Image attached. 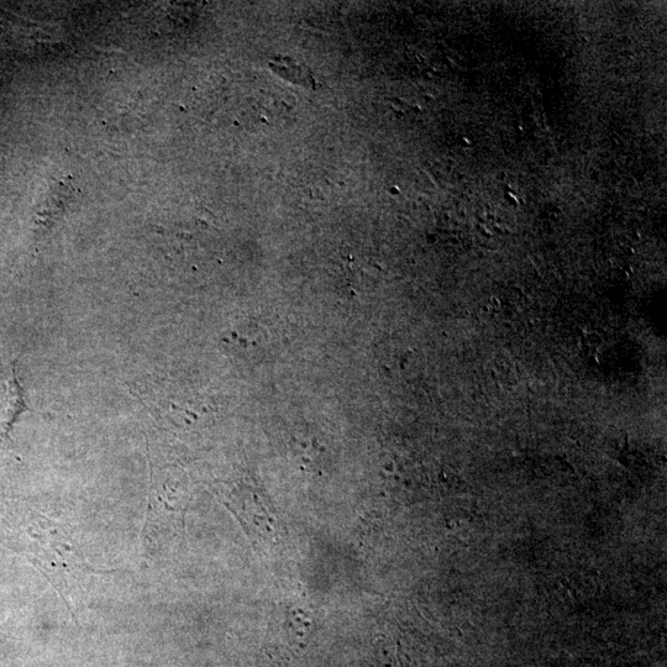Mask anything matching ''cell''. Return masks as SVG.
Returning a JSON list of instances; mask_svg holds the SVG:
<instances>
[{"label":"cell","instance_id":"cell-1","mask_svg":"<svg viewBox=\"0 0 667 667\" xmlns=\"http://www.w3.org/2000/svg\"><path fill=\"white\" fill-rule=\"evenodd\" d=\"M36 564L71 608L84 582L93 574L75 543L59 524L39 518L31 529Z\"/></svg>","mask_w":667,"mask_h":667},{"label":"cell","instance_id":"cell-2","mask_svg":"<svg viewBox=\"0 0 667 667\" xmlns=\"http://www.w3.org/2000/svg\"><path fill=\"white\" fill-rule=\"evenodd\" d=\"M270 67L288 81L314 88L315 81L307 67L296 65V63H287L286 59L282 60V63L275 60L271 62Z\"/></svg>","mask_w":667,"mask_h":667},{"label":"cell","instance_id":"cell-3","mask_svg":"<svg viewBox=\"0 0 667 667\" xmlns=\"http://www.w3.org/2000/svg\"><path fill=\"white\" fill-rule=\"evenodd\" d=\"M12 377L8 381L9 392H8V412L7 417H5V424H7V432L14 424L15 420L23 413L26 409V404L23 398V392L19 385L17 375H15V370L13 369Z\"/></svg>","mask_w":667,"mask_h":667}]
</instances>
